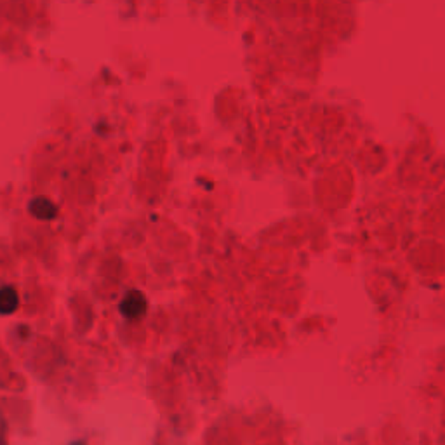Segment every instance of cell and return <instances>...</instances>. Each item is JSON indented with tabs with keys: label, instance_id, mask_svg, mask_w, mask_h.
<instances>
[{
	"label": "cell",
	"instance_id": "1",
	"mask_svg": "<svg viewBox=\"0 0 445 445\" xmlns=\"http://www.w3.org/2000/svg\"><path fill=\"white\" fill-rule=\"evenodd\" d=\"M120 312L125 318L136 320V318L143 317L144 312H147V299L138 291L129 292V294L122 299Z\"/></svg>",
	"mask_w": 445,
	"mask_h": 445
},
{
	"label": "cell",
	"instance_id": "2",
	"mask_svg": "<svg viewBox=\"0 0 445 445\" xmlns=\"http://www.w3.org/2000/svg\"><path fill=\"white\" fill-rule=\"evenodd\" d=\"M30 212L37 219H42V221H49L56 216V205L53 202H49L47 199H35L30 204Z\"/></svg>",
	"mask_w": 445,
	"mask_h": 445
},
{
	"label": "cell",
	"instance_id": "3",
	"mask_svg": "<svg viewBox=\"0 0 445 445\" xmlns=\"http://www.w3.org/2000/svg\"><path fill=\"white\" fill-rule=\"evenodd\" d=\"M18 294L12 287L0 289V315H9L18 308Z\"/></svg>",
	"mask_w": 445,
	"mask_h": 445
}]
</instances>
